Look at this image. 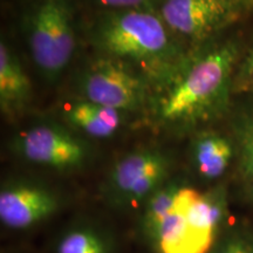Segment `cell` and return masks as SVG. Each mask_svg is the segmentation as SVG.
<instances>
[{
	"mask_svg": "<svg viewBox=\"0 0 253 253\" xmlns=\"http://www.w3.org/2000/svg\"><path fill=\"white\" fill-rule=\"evenodd\" d=\"M175 158L167 150L156 147L129 151L116 160L101 192L107 207L119 212H138L142 205L156 190L171 179Z\"/></svg>",
	"mask_w": 253,
	"mask_h": 253,
	"instance_id": "2",
	"label": "cell"
},
{
	"mask_svg": "<svg viewBox=\"0 0 253 253\" xmlns=\"http://www.w3.org/2000/svg\"><path fill=\"white\" fill-rule=\"evenodd\" d=\"M240 15L221 0H163L161 5L164 24L194 39H204L233 24Z\"/></svg>",
	"mask_w": 253,
	"mask_h": 253,
	"instance_id": "7",
	"label": "cell"
},
{
	"mask_svg": "<svg viewBox=\"0 0 253 253\" xmlns=\"http://www.w3.org/2000/svg\"><path fill=\"white\" fill-rule=\"evenodd\" d=\"M13 149L21 160L59 173L80 171L88 166L90 151L82 140L58 126H34L18 137Z\"/></svg>",
	"mask_w": 253,
	"mask_h": 253,
	"instance_id": "6",
	"label": "cell"
},
{
	"mask_svg": "<svg viewBox=\"0 0 253 253\" xmlns=\"http://www.w3.org/2000/svg\"><path fill=\"white\" fill-rule=\"evenodd\" d=\"M244 195L250 203L253 204V184H244Z\"/></svg>",
	"mask_w": 253,
	"mask_h": 253,
	"instance_id": "19",
	"label": "cell"
},
{
	"mask_svg": "<svg viewBox=\"0 0 253 253\" xmlns=\"http://www.w3.org/2000/svg\"><path fill=\"white\" fill-rule=\"evenodd\" d=\"M119 231L102 219L77 216L50 237L42 253H122Z\"/></svg>",
	"mask_w": 253,
	"mask_h": 253,
	"instance_id": "9",
	"label": "cell"
},
{
	"mask_svg": "<svg viewBox=\"0 0 253 253\" xmlns=\"http://www.w3.org/2000/svg\"><path fill=\"white\" fill-rule=\"evenodd\" d=\"M65 195L48 183L31 177H12L0 189L2 235L25 238L39 232L65 210Z\"/></svg>",
	"mask_w": 253,
	"mask_h": 253,
	"instance_id": "4",
	"label": "cell"
},
{
	"mask_svg": "<svg viewBox=\"0 0 253 253\" xmlns=\"http://www.w3.org/2000/svg\"><path fill=\"white\" fill-rule=\"evenodd\" d=\"M238 58L237 43L226 41L196 60L163 100L161 118L168 122H194L224 112Z\"/></svg>",
	"mask_w": 253,
	"mask_h": 253,
	"instance_id": "1",
	"label": "cell"
},
{
	"mask_svg": "<svg viewBox=\"0 0 253 253\" xmlns=\"http://www.w3.org/2000/svg\"><path fill=\"white\" fill-rule=\"evenodd\" d=\"M233 87L236 89L253 90V46L242 60L233 79Z\"/></svg>",
	"mask_w": 253,
	"mask_h": 253,
	"instance_id": "15",
	"label": "cell"
},
{
	"mask_svg": "<svg viewBox=\"0 0 253 253\" xmlns=\"http://www.w3.org/2000/svg\"><path fill=\"white\" fill-rule=\"evenodd\" d=\"M82 90L87 101L116 110L138 108L145 95L140 78L110 61L96 63L86 73Z\"/></svg>",
	"mask_w": 253,
	"mask_h": 253,
	"instance_id": "8",
	"label": "cell"
},
{
	"mask_svg": "<svg viewBox=\"0 0 253 253\" xmlns=\"http://www.w3.org/2000/svg\"><path fill=\"white\" fill-rule=\"evenodd\" d=\"M208 253H253V231L243 225H227Z\"/></svg>",
	"mask_w": 253,
	"mask_h": 253,
	"instance_id": "14",
	"label": "cell"
},
{
	"mask_svg": "<svg viewBox=\"0 0 253 253\" xmlns=\"http://www.w3.org/2000/svg\"><path fill=\"white\" fill-rule=\"evenodd\" d=\"M221 1L235 8L242 15L253 11V0H221Z\"/></svg>",
	"mask_w": 253,
	"mask_h": 253,
	"instance_id": "17",
	"label": "cell"
},
{
	"mask_svg": "<svg viewBox=\"0 0 253 253\" xmlns=\"http://www.w3.org/2000/svg\"><path fill=\"white\" fill-rule=\"evenodd\" d=\"M237 168L244 184H253V107L239 112L233 120Z\"/></svg>",
	"mask_w": 253,
	"mask_h": 253,
	"instance_id": "13",
	"label": "cell"
},
{
	"mask_svg": "<svg viewBox=\"0 0 253 253\" xmlns=\"http://www.w3.org/2000/svg\"><path fill=\"white\" fill-rule=\"evenodd\" d=\"M31 81L4 41L0 45V106L4 113H12L30 99Z\"/></svg>",
	"mask_w": 253,
	"mask_h": 253,
	"instance_id": "11",
	"label": "cell"
},
{
	"mask_svg": "<svg viewBox=\"0 0 253 253\" xmlns=\"http://www.w3.org/2000/svg\"><path fill=\"white\" fill-rule=\"evenodd\" d=\"M235 158L237 151L233 138L219 132H202L192 144V170L203 182L214 183L223 178Z\"/></svg>",
	"mask_w": 253,
	"mask_h": 253,
	"instance_id": "10",
	"label": "cell"
},
{
	"mask_svg": "<svg viewBox=\"0 0 253 253\" xmlns=\"http://www.w3.org/2000/svg\"><path fill=\"white\" fill-rule=\"evenodd\" d=\"M30 47L41 73L49 80L58 78L75 47L69 0H41L31 19Z\"/></svg>",
	"mask_w": 253,
	"mask_h": 253,
	"instance_id": "5",
	"label": "cell"
},
{
	"mask_svg": "<svg viewBox=\"0 0 253 253\" xmlns=\"http://www.w3.org/2000/svg\"><path fill=\"white\" fill-rule=\"evenodd\" d=\"M1 253H38V252L33 251V250L27 248V246L15 245V246H7V248L2 249Z\"/></svg>",
	"mask_w": 253,
	"mask_h": 253,
	"instance_id": "18",
	"label": "cell"
},
{
	"mask_svg": "<svg viewBox=\"0 0 253 253\" xmlns=\"http://www.w3.org/2000/svg\"><path fill=\"white\" fill-rule=\"evenodd\" d=\"M66 118L73 126L94 138H108L118 131L121 125L119 110L82 101L67 109Z\"/></svg>",
	"mask_w": 253,
	"mask_h": 253,
	"instance_id": "12",
	"label": "cell"
},
{
	"mask_svg": "<svg viewBox=\"0 0 253 253\" xmlns=\"http://www.w3.org/2000/svg\"><path fill=\"white\" fill-rule=\"evenodd\" d=\"M96 43L110 55L154 63L169 56V34L162 18L150 11L112 9L95 31Z\"/></svg>",
	"mask_w": 253,
	"mask_h": 253,
	"instance_id": "3",
	"label": "cell"
},
{
	"mask_svg": "<svg viewBox=\"0 0 253 253\" xmlns=\"http://www.w3.org/2000/svg\"><path fill=\"white\" fill-rule=\"evenodd\" d=\"M99 4L109 9H140L149 11V6L158 0H97Z\"/></svg>",
	"mask_w": 253,
	"mask_h": 253,
	"instance_id": "16",
	"label": "cell"
}]
</instances>
